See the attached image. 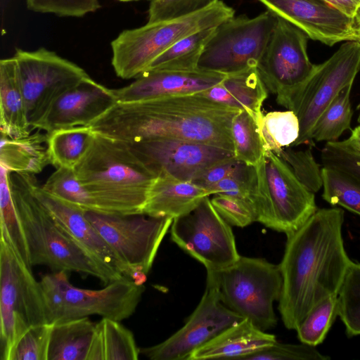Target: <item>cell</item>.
I'll list each match as a JSON object with an SVG mask.
<instances>
[{"mask_svg": "<svg viewBox=\"0 0 360 360\" xmlns=\"http://www.w3.org/2000/svg\"><path fill=\"white\" fill-rule=\"evenodd\" d=\"M267 10L328 46L357 40L354 18L325 0H258Z\"/></svg>", "mask_w": 360, "mask_h": 360, "instance_id": "d6986e66", "label": "cell"}, {"mask_svg": "<svg viewBox=\"0 0 360 360\" xmlns=\"http://www.w3.org/2000/svg\"><path fill=\"white\" fill-rule=\"evenodd\" d=\"M343 222L342 209L323 208L287 236L279 264L283 285L278 309L288 329L295 330L314 307L338 293L352 262L344 247Z\"/></svg>", "mask_w": 360, "mask_h": 360, "instance_id": "6da1fadb", "label": "cell"}, {"mask_svg": "<svg viewBox=\"0 0 360 360\" xmlns=\"http://www.w3.org/2000/svg\"><path fill=\"white\" fill-rule=\"evenodd\" d=\"M1 359L30 327L47 323L39 282L6 241L0 240Z\"/></svg>", "mask_w": 360, "mask_h": 360, "instance_id": "9c48e42d", "label": "cell"}, {"mask_svg": "<svg viewBox=\"0 0 360 360\" xmlns=\"http://www.w3.org/2000/svg\"><path fill=\"white\" fill-rule=\"evenodd\" d=\"M86 217L131 269L132 280L143 284L173 219L143 213L112 214L87 211Z\"/></svg>", "mask_w": 360, "mask_h": 360, "instance_id": "7c38bea8", "label": "cell"}, {"mask_svg": "<svg viewBox=\"0 0 360 360\" xmlns=\"http://www.w3.org/2000/svg\"><path fill=\"white\" fill-rule=\"evenodd\" d=\"M34 192L62 229L99 266L117 279H132L131 269L117 257L79 206L45 191L36 180Z\"/></svg>", "mask_w": 360, "mask_h": 360, "instance_id": "ac0fdd59", "label": "cell"}, {"mask_svg": "<svg viewBox=\"0 0 360 360\" xmlns=\"http://www.w3.org/2000/svg\"><path fill=\"white\" fill-rule=\"evenodd\" d=\"M117 102L113 89L89 77L56 100L36 129L50 134L58 129L89 126Z\"/></svg>", "mask_w": 360, "mask_h": 360, "instance_id": "ffe728a7", "label": "cell"}, {"mask_svg": "<svg viewBox=\"0 0 360 360\" xmlns=\"http://www.w3.org/2000/svg\"><path fill=\"white\" fill-rule=\"evenodd\" d=\"M322 198L360 216V179L344 171L322 167Z\"/></svg>", "mask_w": 360, "mask_h": 360, "instance_id": "836d02e7", "label": "cell"}, {"mask_svg": "<svg viewBox=\"0 0 360 360\" xmlns=\"http://www.w3.org/2000/svg\"><path fill=\"white\" fill-rule=\"evenodd\" d=\"M341 141L348 148L360 154V124L352 130L348 139Z\"/></svg>", "mask_w": 360, "mask_h": 360, "instance_id": "c3c4849f", "label": "cell"}, {"mask_svg": "<svg viewBox=\"0 0 360 360\" xmlns=\"http://www.w3.org/2000/svg\"><path fill=\"white\" fill-rule=\"evenodd\" d=\"M357 41H359L360 42V32H359Z\"/></svg>", "mask_w": 360, "mask_h": 360, "instance_id": "db71d44e", "label": "cell"}, {"mask_svg": "<svg viewBox=\"0 0 360 360\" xmlns=\"http://www.w3.org/2000/svg\"><path fill=\"white\" fill-rule=\"evenodd\" d=\"M239 111L197 93L117 102L89 126L128 143L174 138L233 152L231 124Z\"/></svg>", "mask_w": 360, "mask_h": 360, "instance_id": "7a4b0ae2", "label": "cell"}, {"mask_svg": "<svg viewBox=\"0 0 360 360\" xmlns=\"http://www.w3.org/2000/svg\"><path fill=\"white\" fill-rule=\"evenodd\" d=\"M321 160L323 167L344 171L360 179V154L342 141L326 142L321 151Z\"/></svg>", "mask_w": 360, "mask_h": 360, "instance_id": "f6af8a7d", "label": "cell"}, {"mask_svg": "<svg viewBox=\"0 0 360 360\" xmlns=\"http://www.w3.org/2000/svg\"><path fill=\"white\" fill-rule=\"evenodd\" d=\"M315 346L304 343L285 344L277 341L272 345L245 356L243 360H328Z\"/></svg>", "mask_w": 360, "mask_h": 360, "instance_id": "b9f144b4", "label": "cell"}, {"mask_svg": "<svg viewBox=\"0 0 360 360\" xmlns=\"http://www.w3.org/2000/svg\"><path fill=\"white\" fill-rule=\"evenodd\" d=\"M338 294L330 295L314 307L295 329L302 343L317 346L322 343L338 316Z\"/></svg>", "mask_w": 360, "mask_h": 360, "instance_id": "8d00e7d4", "label": "cell"}, {"mask_svg": "<svg viewBox=\"0 0 360 360\" xmlns=\"http://www.w3.org/2000/svg\"><path fill=\"white\" fill-rule=\"evenodd\" d=\"M255 167L257 185L252 203L257 221L286 236L294 233L318 210L314 193L272 151H267Z\"/></svg>", "mask_w": 360, "mask_h": 360, "instance_id": "ba28073f", "label": "cell"}, {"mask_svg": "<svg viewBox=\"0 0 360 360\" xmlns=\"http://www.w3.org/2000/svg\"><path fill=\"white\" fill-rule=\"evenodd\" d=\"M211 195L208 190L191 181L157 177L142 213L156 217L177 218L191 212L203 198Z\"/></svg>", "mask_w": 360, "mask_h": 360, "instance_id": "603a6c76", "label": "cell"}, {"mask_svg": "<svg viewBox=\"0 0 360 360\" xmlns=\"http://www.w3.org/2000/svg\"><path fill=\"white\" fill-rule=\"evenodd\" d=\"M277 155L288 163L297 178L309 191L315 193L323 186L322 168L314 158L311 148L295 150L288 147Z\"/></svg>", "mask_w": 360, "mask_h": 360, "instance_id": "ab89813d", "label": "cell"}, {"mask_svg": "<svg viewBox=\"0 0 360 360\" xmlns=\"http://www.w3.org/2000/svg\"><path fill=\"white\" fill-rule=\"evenodd\" d=\"M277 16V15H276ZM309 37L301 29L277 16L257 70L278 105L291 110L316 65L307 52Z\"/></svg>", "mask_w": 360, "mask_h": 360, "instance_id": "30bf717a", "label": "cell"}, {"mask_svg": "<svg viewBox=\"0 0 360 360\" xmlns=\"http://www.w3.org/2000/svg\"><path fill=\"white\" fill-rule=\"evenodd\" d=\"M262 115L240 110L232 121L234 157L250 166L258 165L267 153L260 127Z\"/></svg>", "mask_w": 360, "mask_h": 360, "instance_id": "f546056e", "label": "cell"}, {"mask_svg": "<svg viewBox=\"0 0 360 360\" xmlns=\"http://www.w3.org/2000/svg\"><path fill=\"white\" fill-rule=\"evenodd\" d=\"M346 15L354 17L358 6L352 0H325Z\"/></svg>", "mask_w": 360, "mask_h": 360, "instance_id": "7dc6e473", "label": "cell"}, {"mask_svg": "<svg viewBox=\"0 0 360 360\" xmlns=\"http://www.w3.org/2000/svg\"><path fill=\"white\" fill-rule=\"evenodd\" d=\"M260 127L266 151L276 154L283 148L292 147L300 135L298 117L290 110L263 114Z\"/></svg>", "mask_w": 360, "mask_h": 360, "instance_id": "e575fe53", "label": "cell"}, {"mask_svg": "<svg viewBox=\"0 0 360 360\" xmlns=\"http://www.w3.org/2000/svg\"><path fill=\"white\" fill-rule=\"evenodd\" d=\"M29 10L63 17H82L101 8L98 0H27Z\"/></svg>", "mask_w": 360, "mask_h": 360, "instance_id": "7bdbcfd3", "label": "cell"}, {"mask_svg": "<svg viewBox=\"0 0 360 360\" xmlns=\"http://www.w3.org/2000/svg\"><path fill=\"white\" fill-rule=\"evenodd\" d=\"M92 203L94 212H143L157 176L127 142L96 133L94 142L74 169Z\"/></svg>", "mask_w": 360, "mask_h": 360, "instance_id": "3957f363", "label": "cell"}, {"mask_svg": "<svg viewBox=\"0 0 360 360\" xmlns=\"http://www.w3.org/2000/svg\"><path fill=\"white\" fill-rule=\"evenodd\" d=\"M128 143L157 177L186 181H193L213 165L234 157L233 151L180 139L155 138Z\"/></svg>", "mask_w": 360, "mask_h": 360, "instance_id": "e0dca14e", "label": "cell"}, {"mask_svg": "<svg viewBox=\"0 0 360 360\" xmlns=\"http://www.w3.org/2000/svg\"><path fill=\"white\" fill-rule=\"evenodd\" d=\"M8 176L9 172L0 166L1 238L32 269L25 236L14 204Z\"/></svg>", "mask_w": 360, "mask_h": 360, "instance_id": "1f68e13d", "label": "cell"}, {"mask_svg": "<svg viewBox=\"0 0 360 360\" xmlns=\"http://www.w3.org/2000/svg\"><path fill=\"white\" fill-rule=\"evenodd\" d=\"M199 94L238 110H248L261 115L268 90L257 68H254L226 75L221 82Z\"/></svg>", "mask_w": 360, "mask_h": 360, "instance_id": "d4e9b609", "label": "cell"}, {"mask_svg": "<svg viewBox=\"0 0 360 360\" xmlns=\"http://www.w3.org/2000/svg\"><path fill=\"white\" fill-rule=\"evenodd\" d=\"M338 304L347 335H360V263L350 262L338 293Z\"/></svg>", "mask_w": 360, "mask_h": 360, "instance_id": "d590c367", "label": "cell"}, {"mask_svg": "<svg viewBox=\"0 0 360 360\" xmlns=\"http://www.w3.org/2000/svg\"><path fill=\"white\" fill-rule=\"evenodd\" d=\"M118 1H122V2H128V1H139V0H118Z\"/></svg>", "mask_w": 360, "mask_h": 360, "instance_id": "f5cc1de1", "label": "cell"}, {"mask_svg": "<svg viewBox=\"0 0 360 360\" xmlns=\"http://www.w3.org/2000/svg\"><path fill=\"white\" fill-rule=\"evenodd\" d=\"M170 228L172 240L207 271L222 269L240 257L231 225L214 209L210 196L189 213L173 219Z\"/></svg>", "mask_w": 360, "mask_h": 360, "instance_id": "5bb4252c", "label": "cell"}, {"mask_svg": "<svg viewBox=\"0 0 360 360\" xmlns=\"http://www.w3.org/2000/svg\"><path fill=\"white\" fill-rule=\"evenodd\" d=\"M243 319L223 304L217 286L207 278L204 294L185 325L165 341L141 348L140 354L150 360H188L196 349Z\"/></svg>", "mask_w": 360, "mask_h": 360, "instance_id": "2e32d148", "label": "cell"}, {"mask_svg": "<svg viewBox=\"0 0 360 360\" xmlns=\"http://www.w3.org/2000/svg\"><path fill=\"white\" fill-rule=\"evenodd\" d=\"M0 131L11 139L29 136L28 122L18 65L12 58L0 61Z\"/></svg>", "mask_w": 360, "mask_h": 360, "instance_id": "cb8c5ba5", "label": "cell"}, {"mask_svg": "<svg viewBox=\"0 0 360 360\" xmlns=\"http://www.w3.org/2000/svg\"><path fill=\"white\" fill-rule=\"evenodd\" d=\"M96 326L88 316L53 324L48 360H87Z\"/></svg>", "mask_w": 360, "mask_h": 360, "instance_id": "4316f807", "label": "cell"}, {"mask_svg": "<svg viewBox=\"0 0 360 360\" xmlns=\"http://www.w3.org/2000/svg\"><path fill=\"white\" fill-rule=\"evenodd\" d=\"M41 187L47 192L74 203L87 212L92 211L89 194L73 169H56Z\"/></svg>", "mask_w": 360, "mask_h": 360, "instance_id": "74e56055", "label": "cell"}, {"mask_svg": "<svg viewBox=\"0 0 360 360\" xmlns=\"http://www.w3.org/2000/svg\"><path fill=\"white\" fill-rule=\"evenodd\" d=\"M358 6L360 5V0H352Z\"/></svg>", "mask_w": 360, "mask_h": 360, "instance_id": "816d5d0a", "label": "cell"}, {"mask_svg": "<svg viewBox=\"0 0 360 360\" xmlns=\"http://www.w3.org/2000/svg\"><path fill=\"white\" fill-rule=\"evenodd\" d=\"M216 27L198 31L176 41L156 58L147 70L192 71L198 69L200 56Z\"/></svg>", "mask_w": 360, "mask_h": 360, "instance_id": "4dcf8cb0", "label": "cell"}, {"mask_svg": "<svg viewBox=\"0 0 360 360\" xmlns=\"http://www.w3.org/2000/svg\"><path fill=\"white\" fill-rule=\"evenodd\" d=\"M39 283L50 324L94 314L121 321L134 313L145 290L127 276L102 289H82L70 283L65 271L46 274Z\"/></svg>", "mask_w": 360, "mask_h": 360, "instance_id": "8992f818", "label": "cell"}, {"mask_svg": "<svg viewBox=\"0 0 360 360\" xmlns=\"http://www.w3.org/2000/svg\"><path fill=\"white\" fill-rule=\"evenodd\" d=\"M14 204L25 236L31 266L93 276L104 285L117 280L99 266L62 229L36 196L35 175L9 172Z\"/></svg>", "mask_w": 360, "mask_h": 360, "instance_id": "277c9868", "label": "cell"}, {"mask_svg": "<svg viewBox=\"0 0 360 360\" xmlns=\"http://www.w3.org/2000/svg\"><path fill=\"white\" fill-rule=\"evenodd\" d=\"M50 163L58 168L75 169L91 148L96 132L89 126L56 130L47 134Z\"/></svg>", "mask_w": 360, "mask_h": 360, "instance_id": "f1b7e54d", "label": "cell"}, {"mask_svg": "<svg viewBox=\"0 0 360 360\" xmlns=\"http://www.w3.org/2000/svg\"><path fill=\"white\" fill-rule=\"evenodd\" d=\"M139 354L132 332L120 321L102 318L96 323L87 360H137Z\"/></svg>", "mask_w": 360, "mask_h": 360, "instance_id": "83f0119b", "label": "cell"}, {"mask_svg": "<svg viewBox=\"0 0 360 360\" xmlns=\"http://www.w3.org/2000/svg\"><path fill=\"white\" fill-rule=\"evenodd\" d=\"M212 0H151L148 22L167 20L198 11Z\"/></svg>", "mask_w": 360, "mask_h": 360, "instance_id": "ee69618b", "label": "cell"}, {"mask_svg": "<svg viewBox=\"0 0 360 360\" xmlns=\"http://www.w3.org/2000/svg\"><path fill=\"white\" fill-rule=\"evenodd\" d=\"M360 71V42L347 41L326 61L316 65L292 110L300 122V135L292 147L312 143L311 131L321 114L339 92L354 83Z\"/></svg>", "mask_w": 360, "mask_h": 360, "instance_id": "9a60e30c", "label": "cell"}, {"mask_svg": "<svg viewBox=\"0 0 360 360\" xmlns=\"http://www.w3.org/2000/svg\"><path fill=\"white\" fill-rule=\"evenodd\" d=\"M276 342L274 335L259 329L249 319H243L196 349L188 360L243 359Z\"/></svg>", "mask_w": 360, "mask_h": 360, "instance_id": "7402d4cb", "label": "cell"}, {"mask_svg": "<svg viewBox=\"0 0 360 360\" xmlns=\"http://www.w3.org/2000/svg\"><path fill=\"white\" fill-rule=\"evenodd\" d=\"M234 13L222 0H212L207 6L191 14L122 31L111 42L115 74L124 79L136 78L176 41L198 31L216 27Z\"/></svg>", "mask_w": 360, "mask_h": 360, "instance_id": "5b68a950", "label": "cell"}, {"mask_svg": "<svg viewBox=\"0 0 360 360\" xmlns=\"http://www.w3.org/2000/svg\"><path fill=\"white\" fill-rule=\"evenodd\" d=\"M241 163L235 157L226 159L207 168L191 182L210 191L211 187L235 172Z\"/></svg>", "mask_w": 360, "mask_h": 360, "instance_id": "bcb514c9", "label": "cell"}, {"mask_svg": "<svg viewBox=\"0 0 360 360\" xmlns=\"http://www.w3.org/2000/svg\"><path fill=\"white\" fill-rule=\"evenodd\" d=\"M48 136L39 131L27 136L11 139L1 134L0 166L10 172L35 175L50 163Z\"/></svg>", "mask_w": 360, "mask_h": 360, "instance_id": "484cf974", "label": "cell"}, {"mask_svg": "<svg viewBox=\"0 0 360 360\" xmlns=\"http://www.w3.org/2000/svg\"><path fill=\"white\" fill-rule=\"evenodd\" d=\"M353 18H354V22L356 24L357 30L359 32H360V5L356 8Z\"/></svg>", "mask_w": 360, "mask_h": 360, "instance_id": "681fc988", "label": "cell"}, {"mask_svg": "<svg viewBox=\"0 0 360 360\" xmlns=\"http://www.w3.org/2000/svg\"><path fill=\"white\" fill-rule=\"evenodd\" d=\"M219 214L230 225L245 227L257 221V213L248 200L224 193L214 194L210 199Z\"/></svg>", "mask_w": 360, "mask_h": 360, "instance_id": "60d3db41", "label": "cell"}, {"mask_svg": "<svg viewBox=\"0 0 360 360\" xmlns=\"http://www.w3.org/2000/svg\"><path fill=\"white\" fill-rule=\"evenodd\" d=\"M13 57L32 130L56 100L90 77L81 67L45 48L33 51L16 49Z\"/></svg>", "mask_w": 360, "mask_h": 360, "instance_id": "4fadbf2b", "label": "cell"}, {"mask_svg": "<svg viewBox=\"0 0 360 360\" xmlns=\"http://www.w3.org/2000/svg\"><path fill=\"white\" fill-rule=\"evenodd\" d=\"M226 75L197 69L192 71L148 70L134 82L113 89L118 102L200 93L221 82Z\"/></svg>", "mask_w": 360, "mask_h": 360, "instance_id": "44dd1931", "label": "cell"}, {"mask_svg": "<svg viewBox=\"0 0 360 360\" xmlns=\"http://www.w3.org/2000/svg\"><path fill=\"white\" fill-rule=\"evenodd\" d=\"M357 109L359 110V115H358V117H357V121L360 124V103L358 105Z\"/></svg>", "mask_w": 360, "mask_h": 360, "instance_id": "f907efd6", "label": "cell"}, {"mask_svg": "<svg viewBox=\"0 0 360 360\" xmlns=\"http://www.w3.org/2000/svg\"><path fill=\"white\" fill-rule=\"evenodd\" d=\"M353 83L344 87L317 119L311 131V139L333 142L350 129L352 109L350 94Z\"/></svg>", "mask_w": 360, "mask_h": 360, "instance_id": "d6a6232c", "label": "cell"}, {"mask_svg": "<svg viewBox=\"0 0 360 360\" xmlns=\"http://www.w3.org/2000/svg\"><path fill=\"white\" fill-rule=\"evenodd\" d=\"M207 278L215 284L229 309L264 331L276 326L274 303L279 300L283 285L279 264L240 256L222 269L207 271Z\"/></svg>", "mask_w": 360, "mask_h": 360, "instance_id": "52a82bcc", "label": "cell"}, {"mask_svg": "<svg viewBox=\"0 0 360 360\" xmlns=\"http://www.w3.org/2000/svg\"><path fill=\"white\" fill-rule=\"evenodd\" d=\"M52 328L50 323L29 328L12 347L8 360H48Z\"/></svg>", "mask_w": 360, "mask_h": 360, "instance_id": "f35d334b", "label": "cell"}, {"mask_svg": "<svg viewBox=\"0 0 360 360\" xmlns=\"http://www.w3.org/2000/svg\"><path fill=\"white\" fill-rule=\"evenodd\" d=\"M276 18L267 10L254 18L242 15L222 22L206 44L198 68L230 75L257 68Z\"/></svg>", "mask_w": 360, "mask_h": 360, "instance_id": "8fae6325", "label": "cell"}]
</instances>
